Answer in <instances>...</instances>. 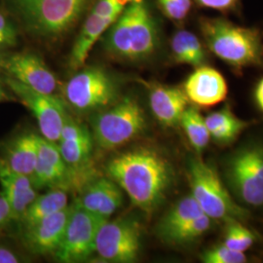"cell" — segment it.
<instances>
[{"label": "cell", "mask_w": 263, "mask_h": 263, "mask_svg": "<svg viewBox=\"0 0 263 263\" xmlns=\"http://www.w3.org/2000/svg\"><path fill=\"white\" fill-rule=\"evenodd\" d=\"M106 172L130 198L132 204L146 213L159 206L174 177L169 161L157 151L144 147L113 157Z\"/></svg>", "instance_id": "1"}, {"label": "cell", "mask_w": 263, "mask_h": 263, "mask_svg": "<svg viewBox=\"0 0 263 263\" xmlns=\"http://www.w3.org/2000/svg\"><path fill=\"white\" fill-rule=\"evenodd\" d=\"M106 32L104 50L123 62L145 61L159 45L158 28L144 0L129 4Z\"/></svg>", "instance_id": "2"}, {"label": "cell", "mask_w": 263, "mask_h": 263, "mask_svg": "<svg viewBox=\"0 0 263 263\" xmlns=\"http://www.w3.org/2000/svg\"><path fill=\"white\" fill-rule=\"evenodd\" d=\"M94 0H5L22 28L34 37L56 40L76 28Z\"/></svg>", "instance_id": "3"}, {"label": "cell", "mask_w": 263, "mask_h": 263, "mask_svg": "<svg viewBox=\"0 0 263 263\" xmlns=\"http://www.w3.org/2000/svg\"><path fill=\"white\" fill-rule=\"evenodd\" d=\"M202 35L208 48L217 58L237 69L256 66L262 62L259 32L224 19H202Z\"/></svg>", "instance_id": "4"}, {"label": "cell", "mask_w": 263, "mask_h": 263, "mask_svg": "<svg viewBox=\"0 0 263 263\" xmlns=\"http://www.w3.org/2000/svg\"><path fill=\"white\" fill-rule=\"evenodd\" d=\"M145 127V115L140 103L133 97H125L95 113L92 136L97 145L111 151L137 138Z\"/></svg>", "instance_id": "5"}, {"label": "cell", "mask_w": 263, "mask_h": 263, "mask_svg": "<svg viewBox=\"0 0 263 263\" xmlns=\"http://www.w3.org/2000/svg\"><path fill=\"white\" fill-rule=\"evenodd\" d=\"M191 195L212 219L240 220L247 212L233 200L216 171L200 159H190L187 166Z\"/></svg>", "instance_id": "6"}, {"label": "cell", "mask_w": 263, "mask_h": 263, "mask_svg": "<svg viewBox=\"0 0 263 263\" xmlns=\"http://www.w3.org/2000/svg\"><path fill=\"white\" fill-rule=\"evenodd\" d=\"M67 103L78 112H99L119 100V87L105 69L98 66L83 68L65 87Z\"/></svg>", "instance_id": "7"}, {"label": "cell", "mask_w": 263, "mask_h": 263, "mask_svg": "<svg viewBox=\"0 0 263 263\" xmlns=\"http://www.w3.org/2000/svg\"><path fill=\"white\" fill-rule=\"evenodd\" d=\"M226 179L240 201L251 207L263 206V145L250 144L227 161Z\"/></svg>", "instance_id": "8"}, {"label": "cell", "mask_w": 263, "mask_h": 263, "mask_svg": "<svg viewBox=\"0 0 263 263\" xmlns=\"http://www.w3.org/2000/svg\"><path fill=\"white\" fill-rule=\"evenodd\" d=\"M105 220L74 202L63 240L54 254L57 259L61 262H78L94 254L96 237Z\"/></svg>", "instance_id": "9"}, {"label": "cell", "mask_w": 263, "mask_h": 263, "mask_svg": "<svg viewBox=\"0 0 263 263\" xmlns=\"http://www.w3.org/2000/svg\"><path fill=\"white\" fill-rule=\"evenodd\" d=\"M141 248V229L129 218L106 219L95 242V253L105 261L129 263L138 258Z\"/></svg>", "instance_id": "10"}, {"label": "cell", "mask_w": 263, "mask_h": 263, "mask_svg": "<svg viewBox=\"0 0 263 263\" xmlns=\"http://www.w3.org/2000/svg\"><path fill=\"white\" fill-rule=\"evenodd\" d=\"M135 1L141 0H97L86 18L84 25L72 47L69 66L77 70L84 66L88 56L97 41L104 36L107 29L121 15L123 10Z\"/></svg>", "instance_id": "11"}, {"label": "cell", "mask_w": 263, "mask_h": 263, "mask_svg": "<svg viewBox=\"0 0 263 263\" xmlns=\"http://www.w3.org/2000/svg\"><path fill=\"white\" fill-rule=\"evenodd\" d=\"M6 83L37 120L41 136L58 142L67 113L64 102L53 94L37 92L19 81L7 78Z\"/></svg>", "instance_id": "12"}, {"label": "cell", "mask_w": 263, "mask_h": 263, "mask_svg": "<svg viewBox=\"0 0 263 263\" xmlns=\"http://www.w3.org/2000/svg\"><path fill=\"white\" fill-rule=\"evenodd\" d=\"M1 66L11 78L44 94L56 91L57 79L44 61L33 53H18L6 58Z\"/></svg>", "instance_id": "13"}, {"label": "cell", "mask_w": 263, "mask_h": 263, "mask_svg": "<svg viewBox=\"0 0 263 263\" xmlns=\"http://www.w3.org/2000/svg\"><path fill=\"white\" fill-rule=\"evenodd\" d=\"M71 205L52 214L24 230V241L35 254H55L65 234Z\"/></svg>", "instance_id": "14"}, {"label": "cell", "mask_w": 263, "mask_h": 263, "mask_svg": "<svg viewBox=\"0 0 263 263\" xmlns=\"http://www.w3.org/2000/svg\"><path fill=\"white\" fill-rule=\"evenodd\" d=\"M94 139L92 133L68 114L58 144L70 172L84 169L91 159Z\"/></svg>", "instance_id": "15"}, {"label": "cell", "mask_w": 263, "mask_h": 263, "mask_svg": "<svg viewBox=\"0 0 263 263\" xmlns=\"http://www.w3.org/2000/svg\"><path fill=\"white\" fill-rule=\"evenodd\" d=\"M189 102L201 107H211L223 102L228 87L226 78L211 66H198L188 76L184 88Z\"/></svg>", "instance_id": "16"}, {"label": "cell", "mask_w": 263, "mask_h": 263, "mask_svg": "<svg viewBox=\"0 0 263 263\" xmlns=\"http://www.w3.org/2000/svg\"><path fill=\"white\" fill-rule=\"evenodd\" d=\"M123 199L122 189L108 177L91 180L76 203L96 216L108 219L122 206Z\"/></svg>", "instance_id": "17"}, {"label": "cell", "mask_w": 263, "mask_h": 263, "mask_svg": "<svg viewBox=\"0 0 263 263\" xmlns=\"http://www.w3.org/2000/svg\"><path fill=\"white\" fill-rule=\"evenodd\" d=\"M0 183L2 193L9 204L13 220H18L38 196L37 188L31 178L10 170L3 162L0 163Z\"/></svg>", "instance_id": "18"}, {"label": "cell", "mask_w": 263, "mask_h": 263, "mask_svg": "<svg viewBox=\"0 0 263 263\" xmlns=\"http://www.w3.org/2000/svg\"><path fill=\"white\" fill-rule=\"evenodd\" d=\"M187 96L183 89L175 86L155 85L149 92L151 111L165 127H175L188 106Z\"/></svg>", "instance_id": "19"}, {"label": "cell", "mask_w": 263, "mask_h": 263, "mask_svg": "<svg viewBox=\"0 0 263 263\" xmlns=\"http://www.w3.org/2000/svg\"><path fill=\"white\" fill-rule=\"evenodd\" d=\"M38 135L27 133L8 144L3 163L18 174L31 178L38 159Z\"/></svg>", "instance_id": "20"}, {"label": "cell", "mask_w": 263, "mask_h": 263, "mask_svg": "<svg viewBox=\"0 0 263 263\" xmlns=\"http://www.w3.org/2000/svg\"><path fill=\"white\" fill-rule=\"evenodd\" d=\"M68 206V196L63 188H52L39 195L20 219L24 230Z\"/></svg>", "instance_id": "21"}, {"label": "cell", "mask_w": 263, "mask_h": 263, "mask_svg": "<svg viewBox=\"0 0 263 263\" xmlns=\"http://www.w3.org/2000/svg\"><path fill=\"white\" fill-rule=\"evenodd\" d=\"M211 139L218 144L226 145L235 141L248 127V123L238 118L230 109L222 108L205 117Z\"/></svg>", "instance_id": "22"}, {"label": "cell", "mask_w": 263, "mask_h": 263, "mask_svg": "<svg viewBox=\"0 0 263 263\" xmlns=\"http://www.w3.org/2000/svg\"><path fill=\"white\" fill-rule=\"evenodd\" d=\"M171 48L173 58L177 64L188 66H203L206 53L199 38L188 30H179L172 38Z\"/></svg>", "instance_id": "23"}, {"label": "cell", "mask_w": 263, "mask_h": 263, "mask_svg": "<svg viewBox=\"0 0 263 263\" xmlns=\"http://www.w3.org/2000/svg\"><path fill=\"white\" fill-rule=\"evenodd\" d=\"M203 214L204 213L193 196L191 194L185 196L179 200L175 206L171 208L169 212L163 216L157 226L158 235L165 240L180 226H184L188 221Z\"/></svg>", "instance_id": "24"}, {"label": "cell", "mask_w": 263, "mask_h": 263, "mask_svg": "<svg viewBox=\"0 0 263 263\" xmlns=\"http://www.w3.org/2000/svg\"><path fill=\"white\" fill-rule=\"evenodd\" d=\"M179 124L183 128L188 141L195 151L202 152L207 147L211 140L210 132L205 122V117H203L195 107H186Z\"/></svg>", "instance_id": "25"}, {"label": "cell", "mask_w": 263, "mask_h": 263, "mask_svg": "<svg viewBox=\"0 0 263 263\" xmlns=\"http://www.w3.org/2000/svg\"><path fill=\"white\" fill-rule=\"evenodd\" d=\"M212 226V218L205 214L188 221L171 233L164 241L173 244H183L191 242L206 233Z\"/></svg>", "instance_id": "26"}, {"label": "cell", "mask_w": 263, "mask_h": 263, "mask_svg": "<svg viewBox=\"0 0 263 263\" xmlns=\"http://www.w3.org/2000/svg\"><path fill=\"white\" fill-rule=\"evenodd\" d=\"M254 242L253 232L242 226L239 220L227 221L223 241L226 247L237 252L245 253L254 245Z\"/></svg>", "instance_id": "27"}, {"label": "cell", "mask_w": 263, "mask_h": 263, "mask_svg": "<svg viewBox=\"0 0 263 263\" xmlns=\"http://www.w3.org/2000/svg\"><path fill=\"white\" fill-rule=\"evenodd\" d=\"M201 259L205 263H245L247 256L244 253L234 251L222 244L205 251Z\"/></svg>", "instance_id": "28"}, {"label": "cell", "mask_w": 263, "mask_h": 263, "mask_svg": "<svg viewBox=\"0 0 263 263\" xmlns=\"http://www.w3.org/2000/svg\"><path fill=\"white\" fill-rule=\"evenodd\" d=\"M164 14L173 21L179 22L187 17L191 10V0H158Z\"/></svg>", "instance_id": "29"}, {"label": "cell", "mask_w": 263, "mask_h": 263, "mask_svg": "<svg viewBox=\"0 0 263 263\" xmlns=\"http://www.w3.org/2000/svg\"><path fill=\"white\" fill-rule=\"evenodd\" d=\"M17 42V28L6 16L0 13V47L13 46Z\"/></svg>", "instance_id": "30"}, {"label": "cell", "mask_w": 263, "mask_h": 263, "mask_svg": "<svg viewBox=\"0 0 263 263\" xmlns=\"http://www.w3.org/2000/svg\"><path fill=\"white\" fill-rule=\"evenodd\" d=\"M198 5L204 8L226 12L234 9L239 0H195Z\"/></svg>", "instance_id": "31"}, {"label": "cell", "mask_w": 263, "mask_h": 263, "mask_svg": "<svg viewBox=\"0 0 263 263\" xmlns=\"http://www.w3.org/2000/svg\"><path fill=\"white\" fill-rule=\"evenodd\" d=\"M13 220L9 204L2 192H0V230Z\"/></svg>", "instance_id": "32"}, {"label": "cell", "mask_w": 263, "mask_h": 263, "mask_svg": "<svg viewBox=\"0 0 263 263\" xmlns=\"http://www.w3.org/2000/svg\"><path fill=\"white\" fill-rule=\"evenodd\" d=\"M20 257L12 250L0 246V263H18Z\"/></svg>", "instance_id": "33"}, {"label": "cell", "mask_w": 263, "mask_h": 263, "mask_svg": "<svg viewBox=\"0 0 263 263\" xmlns=\"http://www.w3.org/2000/svg\"><path fill=\"white\" fill-rule=\"evenodd\" d=\"M254 98L257 106L260 108L261 111H263V78L258 82V84L256 85Z\"/></svg>", "instance_id": "34"}, {"label": "cell", "mask_w": 263, "mask_h": 263, "mask_svg": "<svg viewBox=\"0 0 263 263\" xmlns=\"http://www.w3.org/2000/svg\"><path fill=\"white\" fill-rule=\"evenodd\" d=\"M8 100H9L8 95L5 92V90L3 89L2 85L0 84V103H1V102H5V101H8Z\"/></svg>", "instance_id": "35"}]
</instances>
